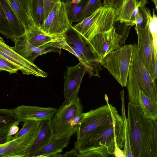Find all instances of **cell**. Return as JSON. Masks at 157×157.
Masks as SVG:
<instances>
[{
  "mask_svg": "<svg viewBox=\"0 0 157 157\" xmlns=\"http://www.w3.org/2000/svg\"><path fill=\"white\" fill-rule=\"evenodd\" d=\"M127 118L133 157H157V121L150 119L140 107L130 101Z\"/></svg>",
  "mask_w": 157,
  "mask_h": 157,
  "instance_id": "cell-2",
  "label": "cell"
},
{
  "mask_svg": "<svg viewBox=\"0 0 157 157\" xmlns=\"http://www.w3.org/2000/svg\"><path fill=\"white\" fill-rule=\"evenodd\" d=\"M116 29L113 27L107 31L95 35L89 40H85L101 64L106 56L121 46L122 36L117 33Z\"/></svg>",
  "mask_w": 157,
  "mask_h": 157,
  "instance_id": "cell-9",
  "label": "cell"
},
{
  "mask_svg": "<svg viewBox=\"0 0 157 157\" xmlns=\"http://www.w3.org/2000/svg\"><path fill=\"white\" fill-rule=\"evenodd\" d=\"M124 0H103L102 6L114 8L116 10L117 16L122 7Z\"/></svg>",
  "mask_w": 157,
  "mask_h": 157,
  "instance_id": "cell-34",
  "label": "cell"
},
{
  "mask_svg": "<svg viewBox=\"0 0 157 157\" xmlns=\"http://www.w3.org/2000/svg\"><path fill=\"white\" fill-rule=\"evenodd\" d=\"M117 17L114 8L102 6L73 27L85 40L88 41L95 35L107 31L113 28Z\"/></svg>",
  "mask_w": 157,
  "mask_h": 157,
  "instance_id": "cell-5",
  "label": "cell"
},
{
  "mask_svg": "<svg viewBox=\"0 0 157 157\" xmlns=\"http://www.w3.org/2000/svg\"><path fill=\"white\" fill-rule=\"evenodd\" d=\"M125 141V127L122 117L98 128L74 143V148L82 157H125L122 149Z\"/></svg>",
  "mask_w": 157,
  "mask_h": 157,
  "instance_id": "cell-1",
  "label": "cell"
},
{
  "mask_svg": "<svg viewBox=\"0 0 157 157\" xmlns=\"http://www.w3.org/2000/svg\"><path fill=\"white\" fill-rule=\"evenodd\" d=\"M72 0H61V1L63 3L66 5L69 2H70Z\"/></svg>",
  "mask_w": 157,
  "mask_h": 157,
  "instance_id": "cell-40",
  "label": "cell"
},
{
  "mask_svg": "<svg viewBox=\"0 0 157 157\" xmlns=\"http://www.w3.org/2000/svg\"><path fill=\"white\" fill-rule=\"evenodd\" d=\"M11 127L0 130V145L13 139V136H9V132Z\"/></svg>",
  "mask_w": 157,
  "mask_h": 157,
  "instance_id": "cell-36",
  "label": "cell"
},
{
  "mask_svg": "<svg viewBox=\"0 0 157 157\" xmlns=\"http://www.w3.org/2000/svg\"><path fill=\"white\" fill-rule=\"evenodd\" d=\"M79 153L74 148L71 150L65 152L63 154H57L54 156L56 157H78Z\"/></svg>",
  "mask_w": 157,
  "mask_h": 157,
  "instance_id": "cell-37",
  "label": "cell"
},
{
  "mask_svg": "<svg viewBox=\"0 0 157 157\" xmlns=\"http://www.w3.org/2000/svg\"><path fill=\"white\" fill-rule=\"evenodd\" d=\"M18 125V124H14L11 127L9 132V136H13L18 132L19 128Z\"/></svg>",
  "mask_w": 157,
  "mask_h": 157,
  "instance_id": "cell-38",
  "label": "cell"
},
{
  "mask_svg": "<svg viewBox=\"0 0 157 157\" xmlns=\"http://www.w3.org/2000/svg\"><path fill=\"white\" fill-rule=\"evenodd\" d=\"M0 4L16 37L24 34L25 31L23 25L8 0H0Z\"/></svg>",
  "mask_w": 157,
  "mask_h": 157,
  "instance_id": "cell-21",
  "label": "cell"
},
{
  "mask_svg": "<svg viewBox=\"0 0 157 157\" xmlns=\"http://www.w3.org/2000/svg\"><path fill=\"white\" fill-rule=\"evenodd\" d=\"M37 121L33 120H29L24 121L23 127L19 132L13 136V139L18 138L25 134L32 128Z\"/></svg>",
  "mask_w": 157,
  "mask_h": 157,
  "instance_id": "cell-33",
  "label": "cell"
},
{
  "mask_svg": "<svg viewBox=\"0 0 157 157\" xmlns=\"http://www.w3.org/2000/svg\"><path fill=\"white\" fill-rule=\"evenodd\" d=\"M71 138L70 136L53 138L43 147L35 152L31 157H54L67 146Z\"/></svg>",
  "mask_w": 157,
  "mask_h": 157,
  "instance_id": "cell-20",
  "label": "cell"
},
{
  "mask_svg": "<svg viewBox=\"0 0 157 157\" xmlns=\"http://www.w3.org/2000/svg\"><path fill=\"white\" fill-rule=\"evenodd\" d=\"M102 6L101 0H88L84 9L79 14L77 22H79L88 17Z\"/></svg>",
  "mask_w": 157,
  "mask_h": 157,
  "instance_id": "cell-29",
  "label": "cell"
},
{
  "mask_svg": "<svg viewBox=\"0 0 157 157\" xmlns=\"http://www.w3.org/2000/svg\"><path fill=\"white\" fill-rule=\"evenodd\" d=\"M88 0H72L66 5L70 22H77L78 17L86 6Z\"/></svg>",
  "mask_w": 157,
  "mask_h": 157,
  "instance_id": "cell-25",
  "label": "cell"
},
{
  "mask_svg": "<svg viewBox=\"0 0 157 157\" xmlns=\"http://www.w3.org/2000/svg\"><path fill=\"white\" fill-rule=\"evenodd\" d=\"M0 56L17 67L24 75L46 78L48 74L15 52L0 36Z\"/></svg>",
  "mask_w": 157,
  "mask_h": 157,
  "instance_id": "cell-12",
  "label": "cell"
},
{
  "mask_svg": "<svg viewBox=\"0 0 157 157\" xmlns=\"http://www.w3.org/2000/svg\"><path fill=\"white\" fill-rule=\"evenodd\" d=\"M8 0L23 24L25 32L37 26L32 15L31 0Z\"/></svg>",
  "mask_w": 157,
  "mask_h": 157,
  "instance_id": "cell-19",
  "label": "cell"
},
{
  "mask_svg": "<svg viewBox=\"0 0 157 157\" xmlns=\"http://www.w3.org/2000/svg\"><path fill=\"white\" fill-rule=\"evenodd\" d=\"M125 0H124L123 3ZM137 1L141 4V6L145 7V5L147 3V0H137Z\"/></svg>",
  "mask_w": 157,
  "mask_h": 157,
  "instance_id": "cell-39",
  "label": "cell"
},
{
  "mask_svg": "<svg viewBox=\"0 0 157 157\" xmlns=\"http://www.w3.org/2000/svg\"><path fill=\"white\" fill-rule=\"evenodd\" d=\"M28 41L33 45L41 48L55 47L61 49L65 40L62 35H50L36 26L25 32Z\"/></svg>",
  "mask_w": 157,
  "mask_h": 157,
  "instance_id": "cell-16",
  "label": "cell"
},
{
  "mask_svg": "<svg viewBox=\"0 0 157 157\" xmlns=\"http://www.w3.org/2000/svg\"><path fill=\"white\" fill-rule=\"evenodd\" d=\"M139 7L141 6L140 4L137 0H125L120 13L117 17L116 21H119L121 23H124L129 25L134 11Z\"/></svg>",
  "mask_w": 157,
  "mask_h": 157,
  "instance_id": "cell-23",
  "label": "cell"
},
{
  "mask_svg": "<svg viewBox=\"0 0 157 157\" xmlns=\"http://www.w3.org/2000/svg\"><path fill=\"white\" fill-rule=\"evenodd\" d=\"M62 48L68 51L76 56L79 60V62L85 67L87 72L90 77L96 76H98L95 71L90 65L86 57L81 52L74 48L69 46L65 41L61 47Z\"/></svg>",
  "mask_w": 157,
  "mask_h": 157,
  "instance_id": "cell-27",
  "label": "cell"
},
{
  "mask_svg": "<svg viewBox=\"0 0 157 157\" xmlns=\"http://www.w3.org/2000/svg\"><path fill=\"white\" fill-rule=\"evenodd\" d=\"M53 138L51 119L41 121L39 129L28 150L26 157H31L35 152L43 147Z\"/></svg>",
  "mask_w": 157,
  "mask_h": 157,
  "instance_id": "cell-18",
  "label": "cell"
},
{
  "mask_svg": "<svg viewBox=\"0 0 157 157\" xmlns=\"http://www.w3.org/2000/svg\"><path fill=\"white\" fill-rule=\"evenodd\" d=\"M62 35L66 44L81 52L89 63L94 68L98 77L102 70V65L91 52L88 44L82 36L73 27L72 25Z\"/></svg>",
  "mask_w": 157,
  "mask_h": 157,
  "instance_id": "cell-13",
  "label": "cell"
},
{
  "mask_svg": "<svg viewBox=\"0 0 157 157\" xmlns=\"http://www.w3.org/2000/svg\"><path fill=\"white\" fill-rule=\"evenodd\" d=\"M41 121H38L24 135L0 145V157H26L39 129Z\"/></svg>",
  "mask_w": 157,
  "mask_h": 157,
  "instance_id": "cell-10",
  "label": "cell"
},
{
  "mask_svg": "<svg viewBox=\"0 0 157 157\" xmlns=\"http://www.w3.org/2000/svg\"><path fill=\"white\" fill-rule=\"evenodd\" d=\"M19 70L16 66L0 56V72L2 71H6L11 74L16 73Z\"/></svg>",
  "mask_w": 157,
  "mask_h": 157,
  "instance_id": "cell-31",
  "label": "cell"
},
{
  "mask_svg": "<svg viewBox=\"0 0 157 157\" xmlns=\"http://www.w3.org/2000/svg\"><path fill=\"white\" fill-rule=\"evenodd\" d=\"M20 121L16 114L15 108H0V130L18 125Z\"/></svg>",
  "mask_w": 157,
  "mask_h": 157,
  "instance_id": "cell-24",
  "label": "cell"
},
{
  "mask_svg": "<svg viewBox=\"0 0 157 157\" xmlns=\"http://www.w3.org/2000/svg\"><path fill=\"white\" fill-rule=\"evenodd\" d=\"M57 109L53 107H43L22 105L15 108V113L20 122L29 120L37 121L51 119Z\"/></svg>",
  "mask_w": 157,
  "mask_h": 157,
  "instance_id": "cell-17",
  "label": "cell"
},
{
  "mask_svg": "<svg viewBox=\"0 0 157 157\" xmlns=\"http://www.w3.org/2000/svg\"><path fill=\"white\" fill-rule=\"evenodd\" d=\"M133 47L132 44L121 46L106 56L101 63L123 87L127 85Z\"/></svg>",
  "mask_w": 157,
  "mask_h": 157,
  "instance_id": "cell-7",
  "label": "cell"
},
{
  "mask_svg": "<svg viewBox=\"0 0 157 157\" xmlns=\"http://www.w3.org/2000/svg\"><path fill=\"white\" fill-rule=\"evenodd\" d=\"M121 112L122 117L123 119L125 127V144L123 150L124 154L125 157H133L129 141L127 118H126L125 114L124 104L123 103H122Z\"/></svg>",
  "mask_w": 157,
  "mask_h": 157,
  "instance_id": "cell-30",
  "label": "cell"
},
{
  "mask_svg": "<svg viewBox=\"0 0 157 157\" xmlns=\"http://www.w3.org/2000/svg\"><path fill=\"white\" fill-rule=\"evenodd\" d=\"M60 2H61V0H44V21L55 4Z\"/></svg>",
  "mask_w": 157,
  "mask_h": 157,
  "instance_id": "cell-35",
  "label": "cell"
},
{
  "mask_svg": "<svg viewBox=\"0 0 157 157\" xmlns=\"http://www.w3.org/2000/svg\"><path fill=\"white\" fill-rule=\"evenodd\" d=\"M71 25L66 5L60 2L55 4L40 28L47 34L59 35H62Z\"/></svg>",
  "mask_w": 157,
  "mask_h": 157,
  "instance_id": "cell-11",
  "label": "cell"
},
{
  "mask_svg": "<svg viewBox=\"0 0 157 157\" xmlns=\"http://www.w3.org/2000/svg\"><path fill=\"white\" fill-rule=\"evenodd\" d=\"M0 33L11 40L16 37L13 29L7 19L0 4Z\"/></svg>",
  "mask_w": 157,
  "mask_h": 157,
  "instance_id": "cell-28",
  "label": "cell"
},
{
  "mask_svg": "<svg viewBox=\"0 0 157 157\" xmlns=\"http://www.w3.org/2000/svg\"><path fill=\"white\" fill-rule=\"evenodd\" d=\"M106 105L83 113L76 132L77 140H80L95 129L113 123L121 118L116 107L109 103L105 95Z\"/></svg>",
  "mask_w": 157,
  "mask_h": 157,
  "instance_id": "cell-6",
  "label": "cell"
},
{
  "mask_svg": "<svg viewBox=\"0 0 157 157\" xmlns=\"http://www.w3.org/2000/svg\"><path fill=\"white\" fill-rule=\"evenodd\" d=\"M135 28L138 37L137 45L139 56L153 80L155 81L157 78V51L155 48L147 21L144 28L136 25Z\"/></svg>",
  "mask_w": 157,
  "mask_h": 157,
  "instance_id": "cell-8",
  "label": "cell"
},
{
  "mask_svg": "<svg viewBox=\"0 0 157 157\" xmlns=\"http://www.w3.org/2000/svg\"><path fill=\"white\" fill-rule=\"evenodd\" d=\"M154 3L155 6V9L156 10H157V0H151Z\"/></svg>",
  "mask_w": 157,
  "mask_h": 157,
  "instance_id": "cell-41",
  "label": "cell"
},
{
  "mask_svg": "<svg viewBox=\"0 0 157 157\" xmlns=\"http://www.w3.org/2000/svg\"><path fill=\"white\" fill-rule=\"evenodd\" d=\"M133 51L128 71L127 89L130 102L138 105L139 92L157 102V85L144 66L139 56L137 45L133 44Z\"/></svg>",
  "mask_w": 157,
  "mask_h": 157,
  "instance_id": "cell-3",
  "label": "cell"
},
{
  "mask_svg": "<svg viewBox=\"0 0 157 157\" xmlns=\"http://www.w3.org/2000/svg\"><path fill=\"white\" fill-rule=\"evenodd\" d=\"M32 15L36 25L40 28L44 22V0H31Z\"/></svg>",
  "mask_w": 157,
  "mask_h": 157,
  "instance_id": "cell-26",
  "label": "cell"
},
{
  "mask_svg": "<svg viewBox=\"0 0 157 157\" xmlns=\"http://www.w3.org/2000/svg\"><path fill=\"white\" fill-rule=\"evenodd\" d=\"M138 102V105L147 117L157 120V102L146 96L141 91L139 92Z\"/></svg>",
  "mask_w": 157,
  "mask_h": 157,
  "instance_id": "cell-22",
  "label": "cell"
},
{
  "mask_svg": "<svg viewBox=\"0 0 157 157\" xmlns=\"http://www.w3.org/2000/svg\"><path fill=\"white\" fill-rule=\"evenodd\" d=\"M12 40L14 43V46L11 47L13 49L33 63L36 58L42 54L52 52H57L59 54L61 53V49L59 48H41L33 45L28 41L25 34L14 38Z\"/></svg>",
  "mask_w": 157,
  "mask_h": 157,
  "instance_id": "cell-14",
  "label": "cell"
},
{
  "mask_svg": "<svg viewBox=\"0 0 157 157\" xmlns=\"http://www.w3.org/2000/svg\"><path fill=\"white\" fill-rule=\"evenodd\" d=\"M87 71L80 62L67 67L64 76L63 94L65 100H70L78 95L82 79Z\"/></svg>",
  "mask_w": 157,
  "mask_h": 157,
  "instance_id": "cell-15",
  "label": "cell"
},
{
  "mask_svg": "<svg viewBox=\"0 0 157 157\" xmlns=\"http://www.w3.org/2000/svg\"><path fill=\"white\" fill-rule=\"evenodd\" d=\"M145 7H139L138 11L136 14V24L144 28L147 22V18L144 10Z\"/></svg>",
  "mask_w": 157,
  "mask_h": 157,
  "instance_id": "cell-32",
  "label": "cell"
},
{
  "mask_svg": "<svg viewBox=\"0 0 157 157\" xmlns=\"http://www.w3.org/2000/svg\"><path fill=\"white\" fill-rule=\"evenodd\" d=\"M83 108L78 95L70 100H65L51 120L54 138L71 136L76 132Z\"/></svg>",
  "mask_w": 157,
  "mask_h": 157,
  "instance_id": "cell-4",
  "label": "cell"
}]
</instances>
